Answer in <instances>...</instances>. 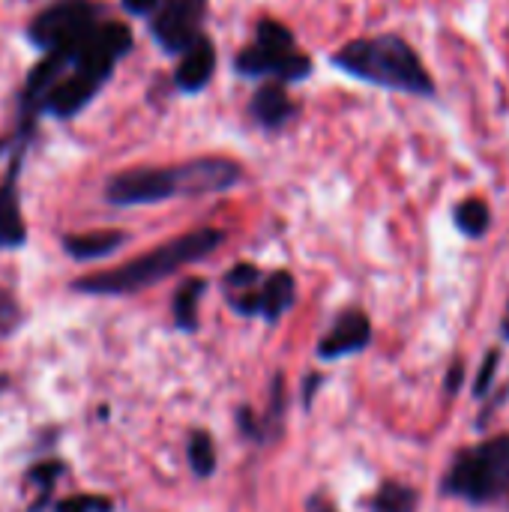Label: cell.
<instances>
[{
	"mask_svg": "<svg viewBox=\"0 0 509 512\" xmlns=\"http://www.w3.org/2000/svg\"><path fill=\"white\" fill-rule=\"evenodd\" d=\"M333 63L369 84L378 87H390V90H405L414 96H432L435 93V81L429 78L423 60L417 57V51L396 33H384L375 39H357L348 42Z\"/></svg>",
	"mask_w": 509,
	"mask_h": 512,
	"instance_id": "obj_1",
	"label": "cell"
},
{
	"mask_svg": "<svg viewBox=\"0 0 509 512\" xmlns=\"http://www.w3.org/2000/svg\"><path fill=\"white\" fill-rule=\"evenodd\" d=\"M222 243V234L213 231V228H201V231H192V234H183L117 270H108V273H99V276H90V279H81L78 282V291H90V294H129V291H141V288H150L156 282H162L165 276H171L174 270L210 255L216 246Z\"/></svg>",
	"mask_w": 509,
	"mask_h": 512,
	"instance_id": "obj_2",
	"label": "cell"
},
{
	"mask_svg": "<svg viewBox=\"0 0 509 512\" xmlns=\"http://www.w3.org/2000/svg\"><path fill=\"white\" fill-rule=\"evenodd\" d=\"M444 495L474 507L509 501V435L462 450L444 477Z\"/></svg>",
	"mask_w": 509,
	"mask_h": 512,
	"instance_id": "obj_3",
	"label": "cell"
},
{
	"mask_svg": "<svg viewBox=\"0 0 509 512\" xmlns=\"http://www.w3.org/2000/svg\"><path fill=\"white\" fill-rule=\"evenodd\" d=\"M243 75H279L282 81H300L312 72L309 57L294 51V36L279 21H261L258 39L237 57Z\"/></svg>",
	"mask_w": 509,
	"mask_h": 512,
	"instance_id": "obj_4",
	"label": "cell"
},
{
	"mask_svg": "<svg viewBox=\"0 0 509 512\" xmlns=\"http://www.w3.org/2000/svg\"><path fill=\"white\" fill-rule=\"evenodd\" d=\"M96 24V6L90 0H60L36 15L30 39L45 51H72Z\"/></svg>",
	"mask_w": 509,
	"mask_h": 512,
	"instance_id": "obj_5",
	"label": "cell"
},
{
	"mask_svg": "<svg viewBox=\"0 0 509 512\" xmlns=\"http://www.w3.org/2000/svg\"><path fill=\"white\" fill-rule=\"evenodd\" d=\"M105 195L117 207L156 204V201L183 195L180 168H135V171H123V174H117L108 183Z\"/></svg>",
	"mask_w": 509,
	"mask_h": 512,
	"instance_id": "obj_6",
	"label": "cell"
},
{
	"mask_svg": "<svg viewBox=\"0 0 509 512\" xmlns=\"http://www.w3.org/2000/svg\"><path fill=\"white\" fill-rule=\"evenodd\" d=\"M204 0H165L153 18V36L165 51H186L201 36Z\"/></svg>",
	"mask_w": 509,
	"mask_h": 512,
	"instance_id": "obj_7",
	"label": "cell"
},
{
	"mask_svg": "<svg viewBox=\"0 0 509 512\" xmlns=\"http://www.w3.org/2000/svg\"><path fill=\"white\" fill-rule=\"evenodd\" d=\"M180 168L183 195H204V192H225L240 180V168L231 159H195Z\"/></svg>",
	"mask_w": 509,
	"mask_h": 512,
	"instance_id": "obj_8",
	"label": "cell"
},
{
	"mask_svg": "<svg viewBox=\"0 0 509 512\" xmlns=\"http://www.w3.org/2000/svg\"><path fill=\"white\" fill-rule=\"evenodd\" d=\"M102 87V78L90 75V72H81V69H72V75L60 78L51 93L45 96L42 108L51 111L54 117H72L75 111H81Z\"/></svg>",
	"mask_w": 509,
	"mask_h": 512,
	"instance_id": "obj_9",
	"label": "cell"
},
{
	"mask_svg": "<svg viewBox=\"0 0 509 512\" xmlns=\"http://www.w3.org/2000/svg\"><path fill=\"white\" fill-rule=\"evenodd\" d=\"M369 339H372V324H369V318L363 315V312H345L339 321H336V327H333V333L321 342V357H327V360H336V357H348V354H354V351H363L366 345H369Z\"/></svg>",
	"mask_w": 509,
	"mask_h": 512,
	"instance_id": "obj_10",
	"label": "cell"
},
{
	"mask_svg": "<svg viewBox=\"0 0 509 512\" xmlns=\"http://www.w3.org/2000/svg\"><path fill=\"white\" fill-rule=\"evenodd\" d=\"M213 69H216V51H213V45H210L207 36H198L186 48V54H183V60L177 66V78L174 81H177L180 90L198 93L213 78Z\"/></svg>",
	"mask_w": 509,
	"mask_h": 512,
	"instance_id": "obj_11",
	"label": "cell"
},
{
	"mask_svg": "<svg viewBox=\"0 0 509 512\" xmlns=\"http://www.w3.org/2000/svg\"><path fill=\"white\" fill-rule=\"evenodd\" d=\"M252 114H255V120H258L261 126L276 129V126H282V123L291 120L294 105H291L288 93H285L279 84H267V87H261V90L255 93V99H252Z\"/></svg>",
	"mask_w": 509,
	"mask_h": 512,
	"instance_id": "obj_12",
	"label": "cell"
},
{
	"mask_svg": "<svg viewBox=\"0 0 509 512\" xmlns=\"http://www.w3.org/2000/svg\"><path fill=\"white\" fill-rule=\"evenodd\" d=\"M123 234L120 231H93V234H78V237H66V252L78 261H93L102 255H111L114 249H120Z\"/></svg>",
	"mask_w": 509,
	"mask_h": 512,
	"instance_id": "obj_13",
	"label": "cell"
},
{
	"mask_svg": "<svg viewBox=\"0 0 509 512\" xmlns=\"http://www.w3.org/2000/svg\"><path fill=\"white\" fill-rule=\"evenodd\" d=\"M294 303V279L288 273H273L258 294V309L267 318H279L288 306Z\"/></svg>",
	"mask_w": 509,
	"mask_h": 512,
	"instance_id": "obj_14",
	"label": "cell"
},
{
	"mask_svg": "<svg viewBox=\"0 0 509 512\" xmlns=\"http://www.w3.org/2000/svg\"><path fill=\"white\" fill-rule=\"evenodd\" d=\"M18 243H24V222L18 213V201L9 186H0V246H18Z\"/></svg>",
	"mask_w": 509,
	"mask_h": 512,
	"instance_id": "obj_15",
	"label": "cell"
},
{
	"mask_svg": "<svg viewBox=\"0 0 509 512\" xmlns=\"http://www.w3.org/2000/svg\"><path fill=\"white\" fill-rule=\"evenodd\" d=\"M456 225L468 237H483L489 231V225H492V213H489L486 201H477V198L462 201L456 207Z\"/></svg>",
	"mask_w": 509,
	"mask_h": 512,
	"instance_id": "obj_16",
	"label": "cell"
},
{
	"mask_svg": "<svg viewBox=\"0 0 509 512\" xmlns=\"http://www.w3.org/2000/svg\"><path fill=\"white\" fill-rule=\"evenodd\" d=\"M417 492L408 489V486H399V483H387L375 501H372V510L375 512H414L417 510Z\"/></svg>",
	"mask_w": 509,
	"mask_h": 512,
	"instance_id": "obj_17",
	"label": "cell"
},
{
	"mask_svg": "<svg viewBox=\"0 0 509 512\" xmlns=\"http://www.w3.org/2000/svg\"><path fill=\"white\" fill-rule=\"evenodd\" d=\"M201 294H204V282L201 279H192V282H186L177 291V297H174V318H177L180 327H186V330L195 327V312H198Z\"/></svg>",
	"mask_w": 509,
	"mask_h": 512,
	"instance_id": "obj_18",
	"label": "cell"
},
{
	"mask_svg": "<svg viewBox=\"0 0 509 512\" xmlns=\"http://www.w3.org/2000/svg\"><path fill=\"white\" fill-rule=\"evenodd\" d=\"M189 465H192V471H195L198 477H207V474L213 471V465H216L213 444H210V438H207L204 432L192 435V441H189Z\"/></svg>",
	"mask_w": 509,
	"mask_h": 512,
	"instance_id": "obj_19",
	"label": "cell"
},
{
	"mask_svg": "<svg viewBox=\"0 0 509 512\" xmlns=\"http://www.w3.org/2000/svg\"><path fill=\"white\" fill-rule=\"evenodd\" d=\"M96 510H108L105 501H96V498H69L63 501L57 512H96Z\"/></svg>",
	"mask_w": 509,
	"mask_h": 512,
	"instance_id": "obj_20",
	"label": "cell"
},
{
	"mask_svg": "<svg viewBox=\"0 0 509 512\" xmlns=\"http://www.w3.org/2000/svg\"><path fill=\"white\" fill-rule=\"evenodd\" d=\"M258 279V270L255 267H234L231 273H228V285H234V288H246V285H252Z\"/></svg>",
	"mask_w": 509,
	"mask_h": 512,
	"instance_id": "obj_21",
	"label": "cell"
},
{
	"mask_svg": "<svg viewBox=\"0 0 509 512\" xmlns=\"http://www.w3.org/2000/svg\"><path fill=\"white\" fill-rule=\"evenodd\" d=\"M495 366H498V351H492L483 363V372H480V381H477V396H486L489 393V381L495 375Z\"/></svg>",
	"mask_w": 509,
	"mask_h": 512,
	"instance_id": "obj_22",
	"label": "cell"
},
{
	"mask_svg": "<svg viewBox=\"0 0 509 512\" xmlns=\"http://www.w3.org/2000/svg\"><path fill=\"white\" fill-rule=\"evenodd\" d=\"M159 3H162V0H123V6H126L132 15H147V12H153Z\"/></svg>",
	"mask_w": 509,
	"mask_h": 512,
	"instance_id": "obj_23",
	"label": "cell"
},
{
	"mask_svg": "<svg viewBox=\"0 0 509 512\" xmlns=\"http://www.w3.org/2000/svg\"><path fill=\"white\" fill-rule=\"evenodd\" d=\"M459 384H462V366L456 363V366H453V375H450V384H447V393H456Z\"/></svg>",
	"mask_w": 509,
	"mask_h": 512,
	"instance_id": "obj_24",
	"label": "cell"
},
{
	"mask_svg": "<svg viewBox=\"0 0 509 512\" xmlns=\"http://www.w3.org/2000/svg\"><path fill=\"white\" fill-rule=\"evenodd\" d=\"M504 336L509 339V312H507V318H504Z\"/></svg>",
	"mask_w": 509,
	"mask_h": 512,
	"instance_id": "obj_25",
	"label": "cell"
}]
</instances>
